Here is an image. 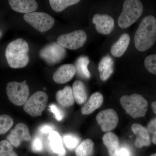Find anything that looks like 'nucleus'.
I'll return each instance as SVG.
<instances>
[{"instance_id": "473e14b6", "label": "nucleus", "mask_w": 156, "mask_h": 156, "mask_svg": "<svg viewBox=\"0 0 156 156\" xmlns=\"http://www.w3.org/2000/svg\"><path fill=\"white\" fill-rule=\"evenodd\" d=\"M54 126L53 125H44L39 129V131L43 134H50L51 131H54Z\"/></svg>"}, {"instance_id": "e433bc0d", "label": "nucleus", "mask_w": 156, "mask_h": 156, "mask_svg": "<svg viewBox=\"0 0 156 156\" xmlns=\"http://www.w3.org/2000/svg\"><path fill=\"white\" fill-rule=\"evenodd\" d=\"M2 31H1V30H0V37H1V36H2Z\"/></svg>"}, {"instance_id": "412c9836", "label": "nucleus", "mask_w": 156, "mask_h": 156, "mask_svg": "<svg viewBox=\"0 0 156 156\" xmlns=\"http://www.w3.org/2000/svg\"><path fill=\"white\" fill-rule=\"evenodd\" d=\"M130 41V37L128 34H123L112 46L111 53L112 55L115 57H121L128 48Z\"/></svg>"}, {"instance_id": "9d476101", "label": "nucleus", "mask_w": 156, "mask_h": 156, "mask_svg": "<svg viewBox=\"0 0 156 156\" xmlns=\"http://www.w3.org/2000/svg\"><path fill=\"white\" fill-rule=\"evenodd\" d=\"M96 120L104 132H109L117 127L119 117L114 110L108 109L98 113Z\"/></svg>"}, {"instance_id": "f257e3e1", "label": "nucleus", "mask_w": 156, "mask_h": 156, "mask_svg": "<svg viewBox=\"0 0 156 156\" xmlns=\"http://www.w3.org/2000/svg\"><path fill=\"white\" fill-rule=\"evenodd\" d=\"M136 49L144 52L151 48L156 41V18L147 15L143 18L136 30L134 37Z\"/></svg>"}, {"instance_id": "a878e982", "label": "nucleus", "mask_w": 156, "mask_h": 156, "mask_svg": "<svg viewBox=\"0 0 156 156\" xmlns=\"http://www.w3.org/2000/svg\"><path fill=\"white\" fill-rule=\"evenodd\" d=\"M14 124V121L7 115H0V134H5L10 130Z\"/></svg>"}, {"instance_id": "20e7f679", "label": "nucleus", "mask_w": 156, "mask_h": 156, "mask_svg": "<svg viewBox=\"0 0 156 156\" xmlns=\"http://www.w3.org/2000/svg\"><path fill=\"white\" fill-rule=\"evenodd\" d=\"M120 103L126 112L134 119L144 117L146 114L148 102L143 96L139 94L123 95Z\"/></svg>"}, {"instance_id": "c85d7f7f", "label": "nucleus", "mask_w": 156, "mask_h": 156, "mask_svg": "<svg viewBox=\"0 0 156 156\" xmlns=\"http://www.w3.org/2000/svg\"><path fill=\"white\" fill-rule=\"evenodd\" d=\"M144 66L150 73L156 75V54L149 55L145 58Z\"/></svg>"}, {"instance_id": "39448f33", "label": "nucleus", "mask_w": 156, "mask_h": 156, "mask_svg": "<svg viewBox=\"0 0 156 156\" xmlns=\"http://www.w3.org/2000/svg\"><path fill=\"white\" fill-rule=\"evenodd\" d=\"M6 92L11 102L17 106L24 105L29 96V88L27 81L21 83L9 82L7 84Z\"/></svg>"}, {"instance_id": "b1692460", "label": "nucleus", "mask_w": 156, "mask_h": 156, "mask_svg": "<svg viewBox=\"0 0 156 156\" xmlns=\"http://www.w3.org/2000/svg\"><path fill=\"white\" fill-rule=\"evenodd\" d=\"M94 143L90 139L83 140L76 150V156H90L93 151Z\"/></svg>"}, {"instance_id": "9b49d317", "label": "nucleus", "mask_w": 156, "mask_h": 156, "mask_svg": "<svg viewBox=\"0 0 156 156\" xmlns=\"http://www.w3.org/2000/svg\"><path fill=\"white\" fill-rule=\"evenodd\" d=\"M30 139L28 126L22 123L17 124L7 136L8 141L16 147H19L23 141H30Z\"/></svg>"}, {"instance_id": "a211bd4d", "label": "nucleus", "mask_w": 156, "mask_h": 156, "mask_svg": "<svg viewBox=\"0 0 156 156\" xmlns=\"http://www.w3.org/2000/svg\"><path fill=\"white\" fill-rule=\"evenodd\" d=\"M50 148L54 153L56 154L57 156H65L66 151L65 149L62 139L60 134L57 131H51L48 136Z\"/></svg>"}, {"instance_id": "4be33fe9", "label": "nucleus", "mask_w": 156, "mask_h": 156, "mask_svg": "<svg viewBox=\"0 0 156 156\" xmlns=\"http://www.w3.org/2000/svg\"><path fill=\"white\" fill-rule=\"evenodd\" d=\"M72 91L74 98L79 105L86 102L88 98V94L86 86L82 81H76L73 85Z\"/></svg>"}, {"instance_id": "5701e85b", "label": "nucleus", "mask_w": 156, "mask_h": 156, "mask_svg": "<svg viewBox=\"0 0 156 156\" xmlns=\"http://www.w3.org/2000/svg\"><path fill=\"white\" fill-rule=\"evenodd\" d=\"M89 59L87 56H82L77 59L75 64L76 73L81 77L89 79L91 77V74L88 69V66Z\"/></svg>"}, {"instance_id": "1a4fd4ad", "label": "nucleus", "mask_w": 156, "mask_h": 156, "mask_svg": "<svg viewBox=\"0 0 156 156\" xmlns=\"http://www.w3.org/2000/svg\"><path fill=\"white\" fill-rule=\"evenodd\" d=\"M87 40V35L84 31L79 30L58 37L57 44L65 48L75 50L83 47Z\"/></svg>"}, {"instance_id": "6ab92c4d", "label": "nucleus", "mask_w": 156, "mask_h": 156, "mask_svg": "<svg viewBox=\"0 0 156 156\" xmlns=\"http://www.w3.org/2000/svg\"><path fill=\"white\" fill-rule=\"evenodd\" d=\"M98 70L101 80L105 81L108 80L114 71V61L109 56L104 57L98 64Z\"/></svg>"}, {"instance_id": "f704fd0d", "label": "nucleus", "mask_w": 156, "mask_h": 156, "mask_svg": "<svg viewBox=\"0 0 156 156\" xmlns=\"http://www.w3.org/2000/svg\"><path fill=\"white\" fill-rule=\"evenodd\" d=\"M151 107L154 113L156 114V101H154L152 103Z\"/></svg>"}, {"instance_id": "2eb2a0df", "label": "nucleus", "mask_w": 156, "mask_h": 156, "mask_svg": "<svg viewBox=\"0 0 156 156\" xmlns=\"http://www.w3.org/2000/svg\"><path fill=\"white\" fill-rule=\"evenodd\" d=\"M9 3L14 11L25 14L34 12L38 8L37 3L34 0H10Z\"/></svg>"}, {"instance_id": "dca6fc26", "label": "nucleus", "mask_w": 156, "mask_h": 156, "mask_svg": "<svg viewBox=\"0 0 156 156\" xmlns=\"http://www.w3.org/2000/svg\"><path fill=\"white\" fill-rule=\"evenodd\" d=\"M102 140L110 156H119L120 148L118 136L111 132H108L104 135Z\"/></svg>"}, {"instance_id": "bb28decb", "label": "nucleus", "mask_w": 156, "mask_h": 156, "mask_svg": "<svg viewBox=\"0 0 156 156\" xmlns=\"http://www.w3.org/2000/svg\"><path fill=\"white\" fill-rule=\"evenodd\" d=\"M0 156H18L8 140L0 141Z\"/></svg>"}, {"instance_id": "2f4dec72", "label": "nucleus", "mask_w": 156, "mask_h": 156, "mask_svg": "<svg viewBox=\"0 0 156 156\" xmlns=\"http://www.w3.org/2000/svg\"><path fill=\"white\" fill-rule=\"evenodd\" d=\"M32 149L35 152H40L42 150L43 144L40 137H36L34 138L32 143Z\"/></svg>"}, {"instance_id": "0eeeda50", "label": "nucleus", "mask_w": 156, "mask_h": 156, "mask_svg": "<svg viewBox=\"0 0 156 156\" xmlns=\"http://www.w3.org/2000/svg\"><path fill=\"white\" fill-rule=\"evenodd\" d=\"M23 19L30 25L41 32L49 30L55 23L54 18L44 12H34L25 14Z\"/></svg>"}, {"instance_id": "423d86ee", "label": "nucleus", "mask_w": 156, "mask_h": 156, "mask_svg": "<svg viewBox=\"0 0 156 156\" xmlns=\"http://www.w3.org/2000/svg\"><path fill=\"white\" fill-rule=\"evenodd\" d=\"M48 100V95L45 92L38 91L28 98L23 105V109L31 116H41L47 106Z\"/></svg>"}, {"instance_id": "cd10ccee", "label": "nucleus", "mask_w": 156, "mask_h": 156, "mask_svg": "<svg viewBox=\"0 0 156 156\" xmlns=\"http://www.w3.org/2000/svg\"><path fill=\"white\" fill-rule=\"evenodd\" d=\"M63 139L66 146L69 150H73L77 147L80 142V138L73 134H66L63 136Z\"/></svg>"}, {"instance_id": "f3484780", "label": "nucleus", "mask_w": 156, "mask_h": 156, "mask_svg": "<svg viewBox=\"0 0 156 156\" xmlns=\"http://www.w3.org/2000/svg\"><path fill=\"white\" fill-rule=\"evenodd\" d=\"M103 102V95L100 92H96L92 94L81 109L83 115H88L92 113L97 109L100 108Z\"/></svg>"}, {"instance_id": "4468645a", "label": "nucleus", "mask_w": 156, "mask_h": 156, "mask_svg": "<svg viewBox=\"0 0 156 156\" xmlns=\"http://www.w3.org/2000/svg\"><path fill=\"white\" fill-rule=\"evenodd\" d=\"M131 129L134 134L136 135L135 145L138 148L143 147L149 146L151 144L150 136L147 128L139 124H134Z\"/></svg>"}, {"instance_id": "6e6552de", "label": "nucleus", "mask_w": 156, "mask_h": 156, "mask_svg": "<svg viewBox=\"0 0 156 156\" xmlns=\"http://www.w3.org/2000/svg\"><path fill=\"white\" fill-rule=\"evenodd\" d=\"M40 57L50 65L59 63L66 55V50L57 43H53L45 46L40 50Z\"/></svg>"}, {"instance_id": "f8f14e48", "label": "nucleus", "mask_w": 156, "mask_h": 156, "mask_svg": "<svg viewBox=\"0 0 156 156\" xmlns=\"http://www.w3.org/2000/svg\"><path fill=\"white\" fill-rule=\"evenodd\" d=\"M92 22L99 33L109 34L114 29V20L108 14H95L92 18Z\"/></svg>"}, {"instance_id": "7ed1b4c3", "label": "nucleus", "mask_w": 156, "mask_h": 156, "mask_svg": "<svg viewBox=\"0 0 156 156\" xmlns=\"http://www.w3.org/2000/svg\"><path fill=\"white\" fill-rule=\"evenodd\" d=\"M143 6L138 0H126L122 11L118 18V25L123 29L128 28L136 22L142 15Z\"/></svg>"}, {"instance_id": "c756f323", "label": "nucleus", "mask_w": 156, "mask_h": 156, "mask_svg": "<svg viewBox=\"0 0 156 156\" xmlns=\"http://www.w3.org/2000/svg\"><path fill=\"white\" fill-rule=\"evenodd\" d=\"M49 110L54 115V118L57 121H60L63 119L64 113L60 108L56 105L52 104L49 106Z\"/></svg>"}, {"instance_id": "ddd939ff", "label": "nucleus", "mask_w": 156, "mask_h": 156, "mask_svg": "<svg viewBox=\"0 0 156 156\" xmlns=\"http://www.w3.org/2000/svg\"><path fill=\"white\" fill-rule=\"evenodd\" d=\"M76 73V68L74 65H62L53 74V80L56 83H65L70 81Z\"/></svg>"}, {"instance_id": "72a5a7b5", "label": "nucleus", "mask_w": 156, "mask_h": 156, "mask_svg": "<svg viewBox=\"0 0 156 156\" xmlns=\"http://www.w3.org/2000/svg\"><path fill=\"white\" fill-rule=\"evenodd\" d=\"M119 156H131L130 151L126 147L120 148Z\"/></svg>"}, {"instance_id": "7c9ffc66", "label": "nucleus", "mask_w": 156, "mask_h": 156, "mask_svg": "<svg viewBox=\"0 0 156 156\" xmlns=\"http://www.w3.org/2000/svg\"><path fill=\"white\" fill-rule=\"evenodd\" d=\"M147 129L149 133L153 135L152 142L156 144V118L151 120L148 124Z\"/></svg>"}, {"instance_id": "c9c22d12", "label": "nucleus", "mask_w": 156, "mask_h": 156, "mask_svg": "<svg viewBox=\"0 0 156 156\" xmlns=\"http://www.w3.org/2000/svg\"><path fill=\"white\" fill-rule=\"evenodd\" d=\"M150 156H156V153L153 154L151 155Z\"/></svg>"}, {"instance_id": "f03ea898", "label": "nucleus", "mask_w": 156, "mask_h": 156, "mask_svg": "<svg viewBox=\"0 0 156 156\" xmlns=\"http://www.w3.org/2000/svg\"><path fill=\"white\" fill-rule=\"evenodd\" d=\"M28 43L21 38L9 43L6 48L5 56L9 66L12 68L25 67L29 61Z\"/></svg>"}, {"instance_id": "393cba45", "label": "nucleus", "mask_w": 156, "mask_h": 156, "mask_svg": "<svg viewBox=\"0 0 156 156\" xmlns=\"http://www.w3.org/2000/svg\"><path fill=\"white\" fill-rule=\"evenodd\" d=\"M80 2L79 0H50L49 3L53 11L59 12Z\"/></svg>"}, {"instance_id": "aec40b11", "label": "nucleus", "mask_w": 156, "mask_h": 156, "mask_svg": "<svg viewBox=\"0 0 156 156\" xmlns=\"http://www.w3.org/2000/svg\"><path fill=\"white\" fill-rule=\"evenodd\" d=\"M56 98L58 103L63 107H69L74 103L72 89L69 86H66L62 90H58L56 92Z\"/></svg>"}]
</instances>
